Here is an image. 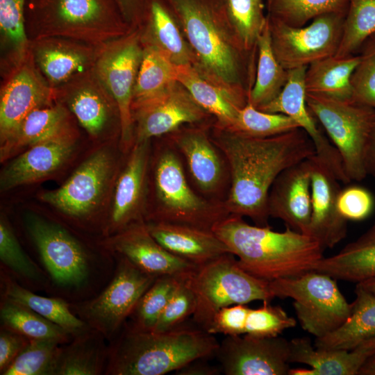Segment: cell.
Returning <instances> with one entry per match:
<instances>
[{
  "label": "cell",
  "mask_w": 375,
  "mask_h": 375,
  "mask_svg": "<svg viewBox=\"0 0 375 375\" xmlns=\"http://www.w3.org/2000/svg\"><path fill=\"white\" fill-rule=\"evenodd\" d=\"M210 136L229 168L231 185L224 202L226 211L249 217L256 226H269L270 188L283 171L315 155L311 139L301 128L272 137L255 138L214 125Z\"/></svg>",
  "instance_id": "1"
},
{
  "label": "cell",
  "mask_w": 375,
  "mask_h": 375,
  "mask_svg": "<svg viewBox=\"0 0 375 375\" xmlns=\"http://www.w3.org/2000/svg\"><path fill=\"white\" fill-rule=\"evenodd\" d=\"M212 231L236 256L245 272L272 281L314 271L324 257V248L312 237L286 226L283 232L251 225L243 217L229 214Z\"/></svg>",
  "instance_id": "2"
},
{
  "label": "cell",
  "mask_w": 375,
  "mask_h": 375,
  "mask_svg": "<svg viewBox=\"0 0 375 375\" xmlns=\"http://www.w3.org/2000/svg\"><path fill=\"white\" fill-rule=\"evenodd\" d=\"M195 57L194 67L223 88L248 99L249 56L240 47L223 0H165Z\"/></svg>",
  "instance_id": "3"
},
{
  "label": "cell",
  "mask_w": 375,
  "mask_h": 375,
  "mask_svg": "<svg viewBox=\"0 0 375 375\" xmlns=\"http://www.w3.org/2000/svg\"><path fill=\"white\" fill-rule=\"evenodd\" d=\"M219 343L201 327L181 324L164 332L134 327L122 339L110 365L117 375H162L215 356Z\"/></svg>",
  "instance_id": "4"
},
{
  "label": "cell",
  "mask_w": 375,
  "mask_h": 375,
  "mask_svg": "<svg viewBox=\"0 0 375 375\" xmlns=\"http://www.w3.org/2000/svg\"><path fill=\"white\" fill-rule=\"evenodd\" d=\"M26 26L30 41L61 37L95 46L134 29L115 0H27Z\"/></svg>",
  "instance_id": "5"
},
{
  "label": "cell",
  "mask_w": 375,
  "mask_h": 375,
  "mask_svg": "<svg viewBox=\"0 0 375 375\" xmlns=\"http://www.w3.org/2000/svg\"><path fill=\"white\" fill-rule=\"evenodd\" d=\"M160 138L162 140L151 155L152 222L212 230L229 215L224 203L208 200L198 193L190 182L178 151L164 136Z\"/></svg>",
  "instance_id": "6"
},
{
  "label": "cell",
  "mask_w": 375,
  "mask_h": 375,
  "mask_svg": "<svg viewBox=\"0 0 375 375\" xmlns=\"http://www.w3.org/2000/svg\"><path fill=\"white\" fill-rule=\"evenodd\" d=\"M189 282L196 297L192 319L203 330L222 308L274 298L269 282L245 272L231 253L199 266Z\"/></svg>",
  "instance_id": "7"
},
{
  "label": "cell",
  "mask_w": 375,
  "mask_h": 375,
  "mask_svg": "<svg viewBox=\"0 0 375 375\" xmlns=\"http://www.w3.org/2000/svg\"><path fill=\"white\" fill-rule=\"evenodd\" d=\"M306 104L342 158L351 181L367 177L365 154L375 123V109L352 100L306 93Z\"/></svg>",
  "instance_id": "8"
},
{
  "label": "cell",
  "mask_w": 375,
  "mask_h": 375,
  "mask_svg": "<svg viewBox=\"0 0 375 375\" xmlns=\"http://www.w3.org/2000/svg\"><path fill=\"white\" fill-rule=\"evenodd\" d=\"M274 297L291 298L302 328L322 338L338 328L349 317L351 303L340 292L337 280L316 271L269 282Z\"/></svg>",
  "instance_id": "9"
},
{
  "label": "cell",
  "mask_w": 375,
  "mask_h": 375,
  "mask_svg": "<svg viewBox=\"0 0 375 375\" xmlns=\"http://www.w3.org/2000/svg\"><path fill=\"white\" fill-rule=\"evenodd\" d=\"M142 55L141 29L138 27L105 44L93 67L117 106L120 140L125 150H130L135 141L131 107Z\"/></svg>",
  "instance_id": "10"
},
{
  "label": "cell",
  "mask_w": 375,
  "mask_h": 375,
  "mask_svg": "<svg viewBox=\"0 0 375 375\" xmlns=\"http://www.w3.org/2000/svg\"><path fill=\"white\" fill-rule=\"evenodd\" d=\"M214 122L184 125L164 137L179 153L193 188L206 199L224 203L231 177L227 161L210 136Z\"/></svg>",
  "instance_id": "11"
},
{
  "label": "cell",
  "mask_w": 375,
  "mask_h": 375,
  "mask_svg": "<svg viewBox=\"0 0 375 375\" xmlns=\"http://www.w3.org/2000/svg\"><path fill=\"white\" fill-rule=\"evenodd\" d=\"M345 14L326 13L301 27L288 26L267 16L271 44L278 62L290 70L308 67L335 56L341 40Z\"/></svg>",
  "instance_id": "12"
},
{
  "label": "cell",
  "mask_w": 375,
  "mask_h": 375,
  "mask_svg": "<svg viewBox=\"0 0 375 375\" xmlns=\"http://www.w3.org/2000/svg\"><path fill=\"white\" fill-rule=\"evenodd\" d=\"M0 92V140L6 142L35 109L56 101L54 90L37 67L31 49L19 63L3 72Z\"/></svg>",
  "instance_id": "13"
},
{
  "label": "cell",
  "mask_w": 375,
  "mask_h": 375,
  "mask_svg": "<svg viewBox=\"0 0 375 375\" xmlns=\"http://www.w3.org/2000/svg\"><path fill=\"white\" fill-rule=\"evenodd\" d=\"M215 356L226 375H288L290 341L282 337L227 335Z\"/></svg>",
  "instance_id": "14"
},
{
  "label": "cell",
  "mask_w": 375,
  "mask_h": 375,
  "mask_svg": "<svg viewBox=\"0 0 375 375\" xmlns=\"http://www.w3.org/2000/svg\"><path fill=\"white\" fill-rule=\"evenodd\" d=\"M135 142L151 140L184 125L215 122L178 81L162 94L132 110Z\"/></svg>",
  "instance_id": "15"
},
{
  "label": "cell",
  "mask_w": 375,
  "mask_h": 375,
  "mask_svg": "<svg viewBox=\"0 0 375 375\" xmlns=\"http://www.w3.org/2000/svg\"><path fill=\"white\" fill-rule=\"evenodd\" d=\"M113 169L111 154L106 150H99L88 158L61 187L42 193L40 199L69 216H85L100 203Z\"/></svg>",
  "instance_id": "16"
},
{
  "label": "cell",
  "mask_w": 375,
  "mask_h": 375,
  "mask_svg": "<svg viewBox=\"0 0 375 375\" xmlns=\"http://www.w3.org/2000/svg\"><path fill=\"white\" fill-rule=\"evenodd\" d=\"M27 227L53 280L62 285H78L85 278V254L73 237L57 224L30 216Z\"/></svg>",
  "instance_id": "17"
},
{
  "label": "cell",
  "mask_w": 375,
  "mask_h": 375,
  "mask_svg": "<svg viewBox=\"0 0 375 375\" xmlns=\"http://www.w3.org/2000/svg\"><path fill=\"white\" fill-rule=\"evenodd\" d=\"M156 278L124 258L109 286L88 306V316L102 331L112 333L133 312Z\"/></svg>",
  "instance_id": "18"
},
{
  "label": "cell",
  "mask_w": 375,
  "mask_h": 375,
  "mask_svg": "<svg viewBox=\"0 0 375 375\" xmlns=\"http://www.w3.org/2000/svg\"><path fill=\"white\" fill-rule=\"evenodd\" d=\"M103 45L48 37L31 40L30 49L39 71L55 88L92 69Z\"/></svg>",
  "instance_id": "19"
},
{
  "label": "cell",
  "mask_w": 375,
  "mask_h": 375,
  "mask_svg": "<svg viewBox=\"0 0 375 375\" xmlns=\"http://www.w3.org/2000/svg\"><path fill=\"white\" fill-rule=\"evenodd\" d=\"M54 90L56 101L65 105L91 135L102 133L117 106L93 68Z\"/></svg>",
  "instance_id": "20"
},
{
  "label": "cell",
  "mask_w": 375,
  "mask_h": 375,
  "mask_svg": "<svg viewBox=\"0 0 375 375\" xmlns=\"http://www.w3.org/2000/svg\"><path fill=\"white\" fill-rule=\"evenodd\" d=\"M311 167V217L308 235L324 248H333L347 235V220L339 212V180L315 155Z\"/></svg>",
  "instance_id": "21"
},
{
  "label": "cell",
  "mask_w": 375,
  "mask_h": 375,
  "mask_svg": "<svg viewBox=\"0 0 375 375\" xmlns=\"http://www.w3.org/2000/svg\"><path fill=\"white\" fill-rule=\"evenodd\" d=\"M269 217L308 235L311 217L310 158L283 171L272 184L267 199Z\"/></svg>",
  "instance_id": "22"
},
{
  "label": "cell",
  "mask_w": 375,
  "mask_h": 375,
  "mask_svg": "<svg viewBox=\"0 0 375 375\" xmlns=\"http://www.w3.org/2000/svg\"><path fill=\"white\" fill-rule=\"evenodd\" d=\"M307 68L301 67L288 70V80L281 92L259 110L283 114L292 119L311 139L315 156L331 169H338L342 165L340 153L317 126V121L306 104L305 75Z\"/></svg>",
  "instance_id": "23"
},
{
  "label": "cell",
  "mask_w": 375,
  "mask_h": 375,
  "mask_svg": "<svg viewBox=\"0 0 375 375\" xmlns=\"http://www.w3.org/2000/svg\"><path fill=\"white\" fill-rule=\"evenodd\" d=\"M74 146V136L68 128L30 147L5 167L1 175V189L33 183L49 176L67 160Z\"/></svg>",
  "instance_id": "24"
},
{
  "label": "cell",
  "mask_w": 375,
  "mask_h": 375,
  "mask_svg": "<svg viewBox=\"0 0 375 375\" xmlns=\"http://www.w3.org/2000/svg\"><path fill=\"white\" fill-rule=\"evenodd\" d=\"M114 246L137 267L156 277L186 276L199 267L166 250L142 223L131 224L125 229L115 239Z\"/></svg>",
  "instance_id": "25"
},
{
  "label": "cell",
  "mask_w": 375,
  "mask_h": 375,
  "mask_svg": "<svg viewBox=\"0 0 375 375\" xmlns=\"http://www.w3.org/2000/svg\"><path fill=\"white\" fill-rule=\"evenodd\" d=\"M375 353V338L351 350L316 348L307 337L290 341V362L310 369H290L288 375H358L361 367Z\"/></svg>",
  "instance_id": "26"
},
{
  "label": "cell",
  "mask_w": 375,
  "mask_h": 375,
  "mask_svg": "<svg viewBox=\"0 0 375 375\" xmlns=\"http://www.w3.org/2000/svg\"><path fill=\"white\" fill-rule=\"evenodd\" d=\"M115 185L112 222L124 227L144 211L151 157V140L135 142Z\"/></svg>",
  "instance_id": "27"
},
{
  "label": "cell",
  "mask_w": 375,
  "mask_h": 375,
  "mask_svg": "<svg viewBox=\"0 0 375 375\" xmlns=\"http://www.w3.org/2000/svg\"><path fill=\"white\" fill-rule=\"evenodd\" d=\"M147 225L151 235L166 250L197 266L231 253L212 230L166 222H151Z\"/></svg>",
  "instance_id": "28"
},
{
  "label": "cell",
  "mask_w": 375,
  "mask_h": 375,
  "mask_svg": "<svg viewBox=\"0 0 375 375\" xmlns=\"http://www.w3.org/2000/svg\"><path fill=\"white\" fill-rule=\"evenodd\" d=\"M140 28L142 44L158 49L177 66L195 65L194 55L165 0H147Z\"/></svg>",
  "instance_id": "29"
},
{
  "label": "cell",
  "mask_w": 375,
  "mask_h": 375,
  "mask_svg": "<svg viewBox=\"0 0 375 375\" xmlns=\"http://www.w3.org/2000/svg\"><path fill=\"white\" fill-rule=\"evenodd\" d=\"M176 80L215 119L214 126L228 129L248 102L204 76L193 65H176Z\"/></svg>",
  "instance_id": "30"
},
{
  "label": "cell",
  "mask_w": 375,
  "mask_h": 375,
  "mask_svg": "<svg viewBox=\"0 0 375 375\" xmlns=\"http://www.w3.org/2000/svg\"><path fill=\"white\" fill-rule=\"evenodd\" d=\"M314 271L336 280L358 283L375 276V222L338 253L323 257Z\"/></svg>",
  "instance_id": "31"
},
{
  "label": "cell",
  "mask_w": 375,
  "mask_h": 375,
  "mask_svg": "<svg viewBox=\"0 0 375 375\" xmlns=\"http://www.w3.org/2000/svg\"><path fill=\"white\" fill-rule=\"evenodd\" d=\"M347 319L336 330L315 338L318 349L351 350L375 338V294L356 284Z\"/></svg>",
  "instance_id": "32"
},
{
  "label": "cell",
  "mask_w": 375,
  "mask_h": 375,
  "mask_svg": "<svg viewBox=\"0 0 375 375\" xmlns=\"http://www.w3.org/2000/svg\"><path fill=\"white\" fill-rule=\"evenodd\" d=\"M69 112L62 103L34 110L21 122L15 133L1 144V160L53 137L69 128Z\"/></svg>",
  "instance_id": "33"
},
{
  "label": "cell",
  "mask_w": 375,
  "mask_h": 375,
  "mask_svg": "<svg viewBox=\"0 0 375 375\" xmlns=\"http://www.w3.org/2000/svg\"><path fill=\"white\" fill-rule=\"evenodd\" d=\"M360 55L330 56L310 64L306 72V93L352 100L351 76Z\"/></svg>",
  "instance_id": "34"
},
{
  "label": "cell",
  "mask_w": 375,
  "mask_h": 375,
  "mask_svg": "<svg viewBox=\"0 0 375 375\" xmlns=\"http://www.w3.org/2000/svg\"><path fill=\"white\" fill-rule=\"evenodd\" d=\"M257 54L256 78L248 93V102L259 109L279 94L288 77V70L283 67L274 53L268 17L258 39Z\"/></svg>",
  "instance_id": "35"
},
{
  "label": "cell",
  "mask_w": 375,
  "mask_h": 375,
  "mask_svg": "<svg viewBox=\"0 0 375 375\" xmlns=\"http://www.w3.org/2000/svg\"><path fill=\"white\" fill-rule=\"evenodd\" d=\"M142 45L143 55L133 89L132 110L160 96L177 81L176 65L155 47Z\"/></svg>",
  "instance_id": "36"
},
{
  "label": "cell",
  "mask_w": 375,
  "mask_h": 375,
  "mask_svg": "<svg viewBox=\"0 0 375 375\" xmlns=\"http://www.w3.org/2000/svg\"><path fill=\"white\" fill-rule=\"evenodd\" d=\"M27 0H0L1 69L7 71L21 62L30 51L26 26Z\"/></svg>",
  "instance_id": "37"
},
{
  "label": "cell",
  "mask_w": 375,
  "mask_h": 375,
  "mask_svg": "<svg viewBox=\"0 0 375 375\" xmlns=\"http://www.w3.org/2000/svg\"><path fill=\"white\" fill-rule=\"evenodd\" d=\"M265 0H223L227 18L242 51L250 56L267 22Z\"/></svg>",
  "instance_id": "38"
},
{
  "label": "cell",
  "mask_w": 375,
  "mask_h": 375,
  "mask_svg": "<svg viewBox=\"0 0 375 375\" xmlns=\"http://www.w3.org/2000/svg\"><path fill=\"white\" fill-rule=\"evenodd\" d=\"M374 35L375 0H348L341 40L335 56L354 55Z\"/></svg>",
  "instance_id": "39"
},
{
  "label": "cell",
  "mask_w": 375,
  "mask_h": 375,
  "mask_svg": "<svg viewBox=\"0 0 375 375\" xmlns=\"http://www.w3.org/2000/svg\"><path fill=\"white\" fill-rule=\"evenodd\" d=\"M267 16L301 27L329 12H347L348 0H265Z\"/></svg>",
  "instance_id": "40"
},
{
  "label": "cell",
  "mask_w": 375,
  "mask_h": 375,
  "mask_svg": "<svg viewBox=\"0 0 375 375\" xmlns=\"http://www.w3.org/2000/svg\"><path fill=\"white\" fill-rule=\"evenodd\" d=\"M1 318L12 331L31 340L53 339L60 342L69 333L31 309L10 300L1 306Z\"/></svg>",
  "instance_id": "41"
},
{
  "label": "cell",
  "mask_w": 375,
  "mask_h": 375,
  "mask_svg": "<svg viewBox=\"0 0 375 375\" xmlns=\"http://www.w3.org/2000/svg\"><path fill=\"white\" fill-rule=\"evenodd\" d=\"M6 294L8 300L31 309L69 333L78 331L83 326V322L70 312L62 300L38 296L12 281L6 283Z\"/></svg>",
  "instance_id": "42"
},
{
  "label": "cell",
  "mask_w": 375,
  "mask_h": 375,
  "mask_svg": "<svg viewBox=\"0 0 375 375\" xmlns=\"http://www.w3.org/2000/svg\"><path fill=\"white\" fill-rule=\"evenodd\" d=\"M298 128V124L290 117L262 111L247 102L239 110L233 125L226 130L251 137L267 138Z\"/></svg>",
  "instance_id": "43"
},
{
  "label": "cell",
  "mask_w": 375,
  "mask_h": 375,
  "mask_svg": "<svg viewBox=\"0 0 375 375\" xmlns=\"http://www.w3.org/2000/svg\"><path fill=\"white\" fill-rule=\"evenodd\" d=\"M60 341L53 339L31 340L9 366L3 375L51 374L60 352Z\"/></svg>",
  "instance_id": "44"
},
{
  "label": "cell",
  "mask_w": 375,
  "mask_h": 375,
  "mask_svg": "<svg viewBox=\"0 0 375 375\" xmlns=\"http://www.w3.org/2000/svg\"><path fill=\"white\" fill-rule=\"evenodd\" d=\"M186 276L157 277L133 310L135 327L144 331H152L174 290Z\"/></svg>",
  "instance_id": "45"
},
{
  "label": "cell",
  "mask_w": 375,
  "mask_h": 375,
  "mask_svg": "<svg viewBox=\"0 0 375 375\" xmlns=\"http://www.w3.org/2000/svg\"><path fill=\"white\" fill-rule=\"evenodd\" d=\"M361 49L360 62L351 76L352 101L375 109V35Z\"/></svg>",
  "instance_id": "46"
},
{
  "label": "cell",
  "mask_w": 375,
  "mask_h": 375,
  "mask_svg": "<svg viewBox=\"0 0 375 375\" xmlns=\"http://www.w3.org/2000/svg\"><path fill=\"white\" fill-rule=\"evenodd\" d=\"M296 324V319L289 316L281 306L272 305L270 301H265L260 308L249 309L245 334L276 337Z\"/></svg>",
  "instance_id": "47"
},
{
  "label": "cell",
  "mask_w": 375,
  "mask_h": 375,
  "mask_svg": "<svg viewBox=\"0 0 375 375\" xmlns=\"http://www.w3.org/2000/svg\"><path fill=\"white\" fill-rule=\"evenodd\" d=\"M190 276L183 278L174 290L153 331H169L183 324L190 316H192L196 307V297L189 282Z\"/></svg>",
  "instance_id": "48"
},
{
  "label": "cell",
  "mask_w": 375,
  "mask_h": 375,
  "mask_svg": "<svg viewBox=\"0 0 375 375\" xmlns=\"http://www.w3.org/2000/svg\"><path fill=\"white\" fill-rule=\"evenodd\" d=\"M0 258L21 276L30 279L39 276L37 267L25 255L10 227L2 219L0 222Z\"/></svg>",
  "instance_id": "49"
},
{
  "label": "cell",
  "mask_w": 375,
  "mask_h": 375,
  "mask_svg": "<svg viewBox=\"0 0 375 375\" xmlns=\"http://www.w3.org/2000/svg\"><path fill=\"white\" fill-rule=\"evenodd\" d=\"M97 353L92 349L79 344L69 348L65 352H60L51 374L91 375L98 372Z\"/></svg>",
  "instance_id": "50"
},
{
  "label": "cell",
  "mask_w": 375,
  "mask_h": 375,
  "mask_svg": "<svg viewBox=\"0 0 375 375\" xmlns=\"http://www.w3.org/2000/svg\"><path fill=\"white\" fill-rule=\"evenodd\" d=\"M338 207L341 215L347 221H361L372 212L374 199L367 189L351 185L340 190Z\"/></svg>",
  "instance_id": "51"
},
{
  "label": "cell",
  "mask_w": 375,
  "mask_h": 375,
  "mask_svg": "<svg viewBox=\"0 0 375 375\" xmlns=\"http://www.w3.org/2000/svg\"><path fill=\"white\" fill-rule=\"evenodd\" d=\"M249 309L246 304L222 308L214 315L205 331L212 335H244Z\"/></svg>",
  "instance_id": "52"
},
{
  "label": "cell",
  "mask_w": 375,
  "mask_h": 375,
  "mask_svg": "<svg viewBox=\"0 0 375 375\" xmlns=\"http://www.w3.org/2000/svg\"><path fill=\"white\" fill-rule=\"evenodd\" d=\"M24 336L15 332L1 331L0 335V369L3 372L26 345Z\"/></svg>",
  "instance_id": "53"
},
{
  "label": "cell",
  "mask_w": 375,
  "mask_h": 375,
  "mask_svg": "<svg viewBox=\"0 0 375 375\" xmlns=\"http://www.w3.org/2000/svg\"><path fill=\"white\" fill-rule=\"evenodd\" d=\"M127 24L132 28L140 27L143 23L147 0H115Z\"/></svg>",
  "instance_id": "54"
},
{
  "label": "cell",
  "mask_w": 375,
  "mask_h": 375,
  "mask_svg": "<svg viewBox=\"0 0 375 375\" xmlns=\"http://www.w3.org/2000/svg\"><path fill=\"white\" fill-rule=\"evenodd\" d=\"M202 359L191 362L180 369L177 370L176 374L179 375H217L221 370L205 362L200 361Z\"/></svg>",
  "instance_id": "55"
},
{
  "label": "cell",
  "mask_w": 375,
  "mask_h": 375,
  "mask_svg": "<svg viewBox=\"0 0 375 375\" xmlns=\"http://www.w3.org/2000/svg\"><path fill=\"white\" fill-rule=\"evenodd\" d=\"M365 167L367 175L375 178V123L371 130L366 147Z\"/></svg>",
  "instance_id": "56"
},
{
  "label": "cell",
  "mask_w": 375,
  "mask_h": 375,
  "mask_svg": "<svg viewBox=\"0 0 375 375\" xmlns=\"http://www.w3.org/2000/svg\"><path fill=\"white\" fill-rule=\"evenodd\" d=\"M358 375H375V353L361 367Z\"/></svg>",
  "instance_id": "57"
},
{
  "label": "cell",
  "mask_w": 375,
  "mask_h": 375,
  "mask_svg": "<svg viewBox=\"0 0 375 375\" xmlns=\"http://www.w3.org/2000/svg\"><path fill=\"white\" fill-rule=\"evenodd\" d=\"M356 284L375 294V276Z\"/></svg>",
  "instance_id": "58"
},
{
  "label": "cell",
  "mask_w": 375,
  "mask_h": 375,
  "mask_svg": "<svg viewBox=\"0 0 375 375\" xmlns=\"http://www.w3.org/2000/svg\"></svg>",
  "instance_id": "59"
}]
</instances>
